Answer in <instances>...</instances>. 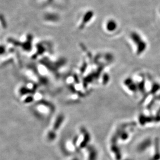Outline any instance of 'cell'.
<instances>
[{"instance_id":"2","label":"cell","mask_w":160,"mask_h":160,"mask_svg":"<svg viewBox=\"0 0 160 160\" xmlns=\"http://www.w3.org/2000/svg\"><path fill=\"white\" fill-rule=\"evenodd\" d=\"M117 28V24L115 21L113 20H109L106 22L105 25V28L107 31L113 32L116 30Z\"/></svg>"},{"instance_id":"1","label":"cell","mask_w":160,"mask_h":160,"mask_svg":"<svg viewBox=\"0 0 160 160\" xmlns=\"http://www.w3.org/2000/svg\"><path fill=\"white\" fill-rule=\"evenodd\" d=\"M131 36L133 42L136 45L137 52L138 54H141V53L145 52L147 48V44L146 42L142 38L141 35L137 33L136 32H134Z\"/></svg>"}]
</instances>
